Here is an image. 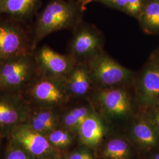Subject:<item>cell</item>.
Here are the masks:
<instances>
[{"mask_svg":"<svg viewBox=\"0 0 159 159\" xmlns=\"http://www.w3.org/2000/svg\"><path fill=\"white\" fill-rule=\"evenodd\" d=\"M77 0H51L39 14L33 31V49L53 33L74 30L83 21V12Z\"/></svg>","mask_w":159,"mask_h":159,"instance_id":"cell-1","label":"cell"},{"mask_svg":"<svg viewBox=\"0 0 159 159\" xmlns=\"http://www.w3.org/2000/svg\"><path fill=\"white\" fill-rule=\"evenodd\" d=\"M39 74L33 51L10 58L0 63V89L23 94Z\"/></svg>","mask_w":159,"mask_h":159,"instance_id":"cell-2","label":"cell"},{"mask_svg":"<svg viewBox=\"0 0 159 159\" xmlns=\"http://www.w3.org/2000/svg\"><path fill=\"white\" fill-rule=\"evenodd\" d=\"M95 89L133 85L136 72L127 68L104 51L85 63Z\"/></svg>","mask_w":159,"mask_h":159,"instance_id":"cell-3","label":"cell"},{"mask_svg":"<svg viewBox=\"0 0 159 159\" xmlns=\"http://www.w3.org/2000/svg\"><path fill=\"white\" fill-rule=\"evenodd\" d=\"M33 33L25 22L0 16V63L33 51Z\"/></svg>","mask_w":159,"mask_h":159,"instance_id":"cell-4","label":"cell"},{"mask_svg":"<svg viewBox=\"0 0 159 159\" xmlns=\"http://www.w3.org/2000/svg\"><path fill=\"white\" fill-rule=\"evenodd\" d=\"M31 107L55 108L66 103L69 94L64 78L39 75L23 92Z\"/></svg>","mask_w":159,"mask_h":159,"instance_id":"cell-5","label":"cell"},{"mask_svg":"<svg viewBox=\"0 0 159 159\" xmlns=\"http://www.w3.org/2000/svg\"><path fill=\"white\" fill-rule=\"evenodd\" d=\"M104 36L96 25L83 21L73 30L68 53L76 63H85L104 51Z\"/></svg>","mask_w":159,"mask_h":159,"instance_id":"cell-6","label":"cell"},{"mask_svg":"<svg viewBox=\"0 0 159 159\" xmlns=\"http://www.w3.org/2000/svg\"><path fill=\"white\" fill-rule=\"evenodd\" d=\"M136 101L146 110L159 104V65L148 58L136 72L133 81Z\"/></svg>","mask_w":159,"mask_h":159,"instance_id":"cell-7","label":"cell"},{"mask_svg":"<svg viewBox=\"0 0 159 159\" xmlns=\"http://www.w3.org/2000/svg\"><path fill=\"white\" fill-rule=\"evenodd\" d=\"M127 87L95 89L93 98L104 113L115 117L125 116L133 108Z\"/></svg>","mask_w":159,"mask_h":159,"instance_id":"cell-8","label":"cell"},{"mask_svg":"<svg viewBox=\"0 0 159 159\" xmlns=\"http://www.w3.org/2000/svg\"><path fill=\"white\" fill-rule=\"evenodd\" d=\"M40 74L57 78H64L76 62L68 54H63L47 45L37 47L33 51Z\"/></svg>","mask_w":159,"mask_h":159,"instance_id":"cell-9","label":"cell"},{"mask_svg":"<svg viewBox=\"0 0 159 159\" xmlns=\"http://www.w3.org/2000/svg\"><path fill=\"white\" fill-rule=\"evenodd\" d=\"M0 125H14L29 118L31 106L23 94L1 89Z\"/></svg>","mask_w":159,"mask_h":159,"instance_id":"cell-10","label":"cell"},{"mask_svg":"<svg viewBox=\"0 0 159 159\" xmlns=\"http://www.w3.org/2000/svg\"><path fill=\"white\" fill-rule=\"evenodd\" d=\"M28 125H21L14 129L11 133L13 142L18 147L33 156H42L49 153L51 144L46 137Z\"/></svg>","mask_w":159,"mask_h":159,"instance_id":"cell-11","label":"cell"},{"mask_svg":"<svg viewBox=\"0 0 159 159\" xmlns=\"http://www.w3.org/2000/svg\"><path fill=\"white\" fill-rule=\"evenodd\" d=\"M64 80L70 96H85L94 87L89 69L84 63H76Z\"/></svg>","mask_w":159,"mask_h":159,"instance_id":"cell-12","label":"cell"},{"mask_svg":"<svg viewBox=\"0 0 159 159\" xmlns=\"http://www.w3.org/2000/svg\"><path fill=\"white\" fill-rule=\"evenodd\" d=\"M42 0H0V16L27 22L37 14Z\"/></svg>","mask_w":159,"mask_h":159,"instance_id":"cell-13","label":"cell"},{"mask_svg":"<svg viewBox=\"0 0 159 159\" xmlns=\"http://www.w3.org/2000/svg\"><path fill=\"white\" fill-rule=\"evenodd\" d=\"M82 142L88 146H95L103 136V127L99 117L93 111L79 127Z\"/></svg>","mask_w":159,"mask_h":159,"instance_id":"cell-14","label":"cell"},{"mask_svg":"<svg viewBox=\"0 0 159 159\" xmlns=\"http://www.w3.org/2000/svg\"><path fill=\"white\" fill-rule=\"evenodd\" d=\"M143 31L148 35L159 34V0H146L137 19Z\"/></svg>","mask_w":159,"mask_h":159,"instance_id":"cell-15","label":"cell"},{"mask_svg":"<svg viewBox=\"0 0 159 159\" xmlns=\"http://www.w3.org/2000/svg\"><path fill=\"white\" fill-rule=\"evenodd\" d=\"M137 141L146 146H153L157 142V136L153 129L147 122L140 121L133 129Z\"/></svg>","mask_w":159,"mask_h":159,"instance_id":"cell-16","label":"cell"},{"mask_svg":"<svg viewBox=\"0 0 159 159\" xmlns=\"http://www.w3.org/2000/svg\"><path fill=\"white\" fill-rule=\"evenodd\" d=\"M129 146L121 139H114L108 143L105 149V156L111 159H125L128 156Z\"/></svg>","mask_w":159,"mask_h":159,"instance_id":"cell-17","label":"cell"},{"mask_svg":"<svg viewBox=\"0 0 159 159\" xmlns=\"http://www.w3.org/2000/svg\"><path fill=\"white\" fill-rule=\"evenodd\" d=\"M48 140L53 146L57 148H64L71 143V137L65 131L57 130L51 132Z\"/></svg>","mask_w":159,"mask_h":159,"instance_id":"cell-18","label":"cell"},{"mask_svg":"<svg viewBox=\"0 0 159 159\" xmlns=\"http://www.w3.org/2000/svg\"><path fill=\"white\" fill-rule=\"evenodd\" d=\"M92 2H98L110 8L125 12L127 0H84L82 4V8L85 11V7Z\"/></svg>","mask_w":159,"mask_h":159,"instance_id":"cell-19","label":"cell"},{"mask_svg":"<svg viewBox=\"0 0 159 159\" xmlns=\"http://www.w3.org/2000/svg\"><path fill=\"white\" fill-rule=\"evenodd\" d=\"M146 2V0H127L125 13L137 20L142 12Z\"/></svg>","mask_w":159,"mask_h":159,"instance_id":"cell-20","label":"cell"},{"mask_svg":"<svg viewBox=\"0 0 159 159\" xmlns=\"http://www.w3.org/2000/svg\"><path fill=\"white\" fill-rule=\"evenodd\" d=\"M29 118H30L29 125L35 130L37 131L40 133L46 132L47 131L50 130L54 127L40 120L31 114H30Z\"/></svg>","mask_w":159,"mask_h":159,"instance_id":"cell-21","label":"cell"},{"mask_svg":"<svg viewBox=\"0 0 159 159\" xmlns=\"http://www.w3.org/2000/svg\"><path fill=\"white\" fill-rule=\"evenodd\" d=\"M6 159H34V156L23 148L17 147L9 151Z\"/></svg>","mask_w":159,"mask_h":159,"instance_id":"cell-22","label":"cell"},{"mask_svg":"<svg viewBox=\"0 0 159 159\" xmlns=\"http://www.w3.org/2000/svg\"><path fill=\"white\" fill-rule=\"evenodd\" d=\"M148 116L154 125L155 129L159 133V104L153 107L146 109Z\"/></svg>","mask_w":159,"mask_h":159,"instance_id":"cell-23","label":"cell"},{"mask_svg":"<svg viewBox=\"0 0 159 159\" xmlns=\"http://www.w3.org/2000/svg\"><path fill=\"white\" fill-rule=\"evenodd\" d=\"M68 159H93L91 155L87 153H75L72 154Z\"/></svg>","mask_w":159,"mask_h":159,"instance_id":"cell-24","label":"cell"},{"mask_svg":"<svg viewBox=\"0 0 159 159\" xmlns=\"http://www.w3.org/2000/svg\"><path fill=\"white\" fill-rule=\"evenodd\" d=\"M149 58L153 60L159 65V46L152 53Z\"/></svg>","mask_w":159,"mask_h":159,"instance_id":"cell-25","label":"cell"},{"mask_svg":"<svg viewBox=\"0 0 159 159\" xmlns=\"http://www.w3.org/2000/svg\"><path fill=\"white\" fill-rule=\"evenodd\" d=\"M154 159H159V154H156V155L155 156V157H154Z\"/></svg>","mask_w":159,"mask_h":159,"instance_id":"cell-26","label":"cell"},{"mask_svg":"<svg viewBox=\"0 0 159 159\" xmlns=\"http://www.w3.org/2000/svg\"><path fill=\"white\" fill-rule=\"evenodd\" d=\"M81 4V6H82V4H83V1H84V0H77Z\"/></svg>","mask_w":159,"mask_h":159,"instance_id":"cell-27","label":"cell"}]
</instances>
